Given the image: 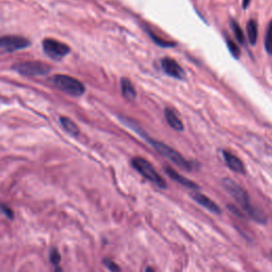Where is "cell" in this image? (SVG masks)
I'll use <instances>...</instances> for the list:
<instances>
[{"label":"cell","instance_id":"1","mask_svg":"<svg viewBox=\"0 0 272 272\" xmlns=\"http://www.w3.org/2000/svg\"><path fill=\"white\" fill-rule=\"evenodd\" d=\"M121 121H123L126 126H128L129 128L132 129V130H134L136 133H138L141 137H144L149 142V144L151 145L161 155L165 157V159L169 160L171 163H174L175 165H177L178 167H180L182 169L192 170V164L190 162L185 160L184 157L178 151H176L175 149L167 146L166 144H164V142L148 137V136L144 133V131H142L141 129H139V127L136 125V123H134L133 120L126 118V117H121Z\"/></svg>","mask_w":272,"mask_h":272},{"label":"cell","instance_id":"2","mask_svg":"<svg viewBox=\"0 0 272 272\" xmlns=\"http://www.w3.org/2000/svg\"><path fill=\"white\" fill-rule=\"evenodd\" d=\"M223 184L226 190L234 198L235 201L240 205L242 211L245 212L250 218L253 219L255 223L266 224L267 221L266 215L262 213L259 209H256L255 206L251 204L247 191L243 189L240 185H238L236 182L232 181L231 179H227V178L224 179Z\"/></svg>","mask_w":272,"mask_h":272},{"label":"cell","instance_id":"3","mask_svg":"<svg viewBox=\"0 0 272 272\" xmlns=\"http://www.w3.org/2000/svg\"><path fill=\"white\" fill-rule=\"evenodd\" d=\"M132 166L138 171V173L146 178L148 181L156 185L160 188H166V182L164 179L156 173V170L152 166L151 163H149L147 160L142 157H134L132 160Z\"/></svg>","mask_w":272,"mask_h":272},{"label":"cell","instance_id":"4","mask_svg":"<svg viewBox=\"0 0 272 272\" xmlns=\"http://www.w3.org/2000/svg\"><path fill=\"white\" fill-rule=\"evenodd\" d=\"M52 83L60 91L74 97L81 96L85 91L84 85L80 81L77 80V79L69 76H65V75L54 76L52 78Z\"/></svg>","mask_w":272,"mask_h":272},{"label":"cell","instance_id":"5","mask_svg":"<svg viewBox=\"0 0 272 272\" xmlns=\"http://www.w3.org/2000/svg\"><path fill=\"white\" fill-rule=\"evenodd\" d=\"M43 49L46 55L54 61L62 60L70 51L67 45L52 39H46L43 42Z\"/></svg>","mask_w":272,"mask_h":272},{"label":"cell","instance_id":"6","mask_svg":"<svg viewBox=\"0 0 272 272\" xmlns=\"http://www.w3.org/2000/svg\"><path fill=\"white\" fill-rule=\"evenodd\" d=\"M18 74L26 77H38L47 75L50 71V67L40 62H26L15 64L13 66Z\"/></svg>","mask_w":272,"mask_h":272},{"label":"cell","instance_id":"7","mask_svg":"<svg viewBox=\"0 0 272 272\" xmlns=\"http://www.w3.org/2000/svg\"><path fill=\"white\" fill-rule=\"evenodd\" d=\"M30 46V42L25 38L15 37V35H9V37L0 38V49L4 51H17V50L26 49Z\"/></svg>","mask_w":272,"mask_h":272},{"label":"cell","instance_id":"8","mask_svg":"<svg viewBox=\"0 0 272 272\" xmlns=\"http://www.w3.org/2000/svg\"><path fill=\"white\" fill-rule=\"evenodd\" d=\"M161 64H162V68L164 70V73L166 75L176 79H180V80H182V79L185 77L183 68L179 65L177 61L170 58H164Z\"/></svg>","mask_w":272,"mask_h":272},{"label":"cell","instance_id":"9","mask_svg":"<svg viewBox=\"0 0 272 272\" xmlns=\"http://www.w3.org/2000/svg\"><path fill=\"white\" fill-rule=\"evenodd\" d=\"M191 198L194 199L199 205L203 206L204 209L209 210L213 214H218V215L221 214V209H220V207L216 203H215L212 199L207 198L203 194H200V192H196V194H192L191 195Z\"/></svg>","mask_w":272,"mask_h":272},{"label":"cell","instance_id":"10","mask_svg":"<svg viewBox=\"0 0 272 272\" xmlns=\"http://www.w3.org/2000/svg\"><path fill=\"white\" fill-rule=\"evenodd\" d=\"M223 154L228 168L237 174H245V166L237 156L228 151H224Z\"/></svg>","mask_w":272,"mask_h":272},{"label":"cell","instance_id":"11","mask_svg":"<svg viewBox=\"0 0 272 272\" xmlns=\"http://www.w3.org/2000/svg\"><path fill=\"white\" fill-rule=\"evenodd\" d=\"M165 169V173L173 179L174 181L178 182L179 184H181L183 186H185V187H187V188H191V189H198V185L196 183H194L192 181L188 180V179H186L185 177L181 176L180 174L178 173V171H176L174 168H171L169 166L165 167L164 168Z\"/></svg>","mask_w":272,"mask_h":272},{"label":"cell","instance_id":"12","mask_svg":"<svg viewBox=\"0 0 272 272\" xmlns=\"http://www.w3.org/2000/svg\"><path fill=\"white\" fill-rule=\"evenodd\" d=\"M165 118L167 120V123L169 124V126L175 129V130L181 132L184 130V126L183 123L181 121V119L179 118V116L177 115V113L171 110V109H166L165 110Z\"/></svg>","mask_w":272,"mask_h":272},{"label":"cell","instance_id":"13","mask_svg":"<svg viewBox=\"0 0 272 272\" xmlns=\"http://www.w3.org/2000/svg\"><path fill=\"white\" fill-rule=\"evenodd\" d=\"M121 91H123V95L129 100H132L136 97L135 89L129 79H121Z\"/></svg>","mask_w":272,"mask_h":272},{"label":"cell","instance_id":"14","mask_svg":"<svg viewBox=\"0 0 272 272\" xmlns=\"http://www.w3.org/2000/svg\"><path fill=\"white\" fill-rule=\"evenodd\" d=\"M257 24L256 21L251 19L249 20V23L247 25V34H248V40L251 43V45H255L256 41H257V34H259V31H257Z\"/></svg>","mask_w":272,"mask_h":272},{"label":"cell","instance_id":"15","mask_svg":"<svg viewBox=\"0 0 272 272\" xmlns=\"http://www.w3.org/2000/svg\"><path fill=\"white\" fill-rule=\"evenodd\" d=\"M60 121H61L62 127L65 129V130L69 134L74 135V136H77L79 134V128L76 126V124L74 123L73 120L69 119V118H66V117H61Z\"/></svg>","mask_w":272,"mask_h":272},{"label":"cell","instance_id":"16","mask_svg":"<svg viewBox=\"0 0 272 272\" xmlns=\"http://www.w3.org/2000/svg\"><path fill=\"white\" fill-rule=\"evenodd\" d=\"M50 262L54 268V272H62L61 268V254L58 251V249L52 248L50 250Z\"/></svg>","mask_w":272,"mask_h":272},{"label":"cell","instance_id":"17","mask_svg":"<svg viewBox=\"0 0 272 272\" xmlns=\"http://www.w3.org/2000/svg\"><path fill=\"white\" fill-rule=\"evenodd\" d=\"M231 27H232V30L234 32V37L236 38V40H237L240 44H245L246 38H245V34H243V31L241 30L240 26L236 23V21L233 20L231 23Z\"/></svg>","mask_w":272,"mask_h":272},{"label":"cell","instance_id":"18","mask_svg":"<svg viewBox=\"0 0 272 272\" xmlns=\"http://www.w3.org/2000/svg\"><path fill=\"white\" fill-rule=\"evenodd\" d=\"M265 47H266L267 52L272 55V20L267 28L266 37H265Z\"/></svg>","mask_w":272,"mask_h":272},{"label":"cell","instance_id":"19","mask_svg":"<svg viewBox=\"0 0 272 272\" xmlns=\"http://www.w3.org/2000/svg\"><path fill=\"white\" fill-rule=\"evenodd\" d=\"M148 32V34L150 35V37H151V39L156 43V44L157 45H159V46H163V47H174L176 44H175V43H173V42H167V41H163L161 38H159V37H156V35L154 34V33H152L151 31H150V30H148L147 31Z\"/></svg>","mask_w":272,"mask_h":272},{"label":"cell","instance_id":"20","mask_svg":"<svg viewBox=\"0 0 272 272\" xmlns=\"http://www.w3.org/2000/svg\"><path fill=\"white\" fill-rule=\"evenodd\" d=\"M227 47H228V50H230L232 55L234 56V58H239V54H240V50L239 48L237 47V45L235 44L234 42H232L230 39H227Z\"/></svg>","mask_w":272,"mask_h":272},{"label":"cell","instance_id":"21","mask_svg":"<svg viewBox=\"0 0 272 272\" xmlns=\"http://www.w3.org/2000/svg\"><path fill=\"white\" fill-rule=\"evenodd\" d=\"M103 265L111 272H120L121 271V269H120V267L118 266V265L114 261L110 260V259H104L103 260Z\"/></svg>","mask_w":272,"mask_h":272},{"label":"cell","instance_id":"22","mask_svg":"<svg viewBox=\"0 0 272 272\" xmlns=\"http://www.w3.org/2000/svg\"><path fill=\"white\" fill-rule=\"evenodd\" d=\"M0 210H1V211L6 215V217L13 218V212L11 211V209H9L8 206H5V205H0Z\"/></svg>","mask_w":272,"mask_h":272},{"label":"cell","instance_id":"23","mask_svg":"<svg viewBox=\"0 0 272 272\" xmlns=\"http://www.w3.org/2000/svg\"><path fill=\"white\" fill-rule=\"evenodd\" d=\"M250 2H251V0H242V6L243 8H248V5L250 4Z\"/></svg>","mask_w":272,"mask_h":272},{"label":"cell","instance_id":"24","mask_svg":"<svg viewBox=\"0 0 272 272\" xmlns=\"http://www.w3.org/2000/svg\"><path fill=\"white\" fill-rule=\"evenodd\" d=\"M145 272H155V271H154L153 268H151V267H147V268L145 269Z\"/></svg>","mask_w":272,"mask_h":272}]
</instances>
